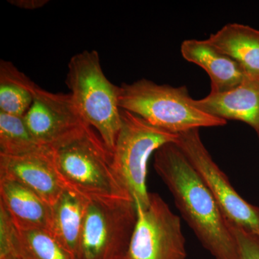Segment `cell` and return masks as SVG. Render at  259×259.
I'll use <instances>...</instances> for the list:
<instances>
[{"label":"cell","mask_w":259,"mask_h":259,"mask_svg":"<svg viewBox=\"0 0 259 259\" xmlns=\"http://www.w3.org/2000/svg\"><path fill=\"white\" fill-rule=\"evenodd\" d=\"M154 168L204 248L215 259H241L228 221L176 143L164 145L155 152Z\"/></svg>","instance_id":"cell-1"},{"label":"cell","mask_w":259,"mask_h":259,"mask_svg":"<svg viewBox=\"0 0 259 259\" xmlns=\"http://www.w3.org/2000/svg\"><path fill=\"white\" fill-rule=\"evenodd\" d=\"M53 160L65 188L87 199H132L116 176L111 151L91 126L53 148Z\"/></svg>","instance_id":"cell-2"},{"label":"cell","mask_w":259,"mask_h":259,"mask_svg":"<svg viewBox=\"0 0 259 259\" xmlns=\"http://www.w3.org/2000/svg\"><path fill=\"white\" fill-rule=\"evenodd\" d=\"M119 107L156 128L177 135L227 124L226 120L209 115L196 106L185 86L174 88L146 79L122 83Z\"/></svg>","instance_id":"cell-3"},{"label":"cell","mask_w":259,"mask_h":259,"mask_svg":"<svg viewBox=\"0 0 259 259\" xmlns=\"http://www.w3.org/2000/svg\"><path fill=\"white\" fill-rule=\"evenodd\" d=\"M66 84L83 120L96 130L112 152L122 125L120 87L112 83L104 74L97 51L85 50L71 57Z\"/></svg>","instance_id":"cell-4"},{"label":"cell","mask_w":259,"mask_h":259,"mask_svg":"<svg viewBox=\"0 0 259 259\" xmlns=\"http://www.w3.org/2000/svg\"><path fill=\"white\" fill-rule=\"evenodd\" d=\"M122 125L112 152L116 176L128 192L136 207L149 204L146 178L148 163L153 153L169 143H177L179 135L150 125L135 114L121 110Z\"/></svg>","instance_id":"cell-5"},{"label":"cell","mask_w":259,"mask_h":259,"mask_svg":"<svg viewBox=\"0 0 259 259\" xmlns=\"http://www.w3.org/2000/svg\"><path fill=\"white\" fill-rule=\"evenodd\" d=\"M136 221L132 199H88L76 259H124Z\"/></svg>","instance_id":"cell-6"},{"label":"cell","mask_w":259,"mask_h":259,"mask_svg":"<svg viewBox=\"0 0 259 259\" xmlns=\"http://www.w3.org/2000/svg\"><path fill=\"white\" fill-rule=\"evenodd\" d=\"M199 130L179 134L177 146L208 187L227 221L259 238V207L250 204L236 192L204 146Z\"/></svg>","instance_id":"cell-7"},{"label":"cell","mask_w":259,"mask_h":259,"mask_svg":"<svg viewBox=\"0 0 259 259\" xmlns=\"http://www.w3.org/2000/svg\"><path fill=\"white\" fill-rule=\"evenodd\" d=\"M137 208V221L124 259H186L181 219L161 196L150 193L146 209Z\"/></svg>","instance_id":"cell-8"},{"label":"cell","mask_w":259,"mask_h":259,"mask_svg":"<svg viewBox=\"0 0 259 259\" xmlns=\"http://www.w3.org/2000/svg\"><path fill=\"white\" fill-rule=\"evenodd\" d=\"M24 119L37 142L51 149L88 125L70 94L52 93L39 86Z\"/></svg>","instance_id":"cell-9"},{"label":"cell","mask_w":259,"mask_h":259,"mask_svg":"<svg viewBox=\"0 0 259 259\" xmlns=\"http://www.w3.org/2000/svg\"><path fill=\"white\" fill-rule=\"evenodd\" d=\"M0 178L21 184L51 206L65 189L56 170L53 150L20 156L0 155Z\"/></svg>","instance_id":"cell-10"},{"label":"cell","mask_w":259,"mask_h":259,"mask_svg":"<svg viewBox=\"0 0 259 259\" xmlns=\"http://www.w3.org/2000/svg\"><path fill=\"white\" fill-rule=\"evenodd\" d=\"M201 110L225 120H238L254 129L259 137V80L245 78L237 88L222 93H209L194 100Z\"/></svg>","instance_id":"cell-11"},{"label":"cell","mask_w":259,"mask_h":259,"mask_svg":"<svg viewBox=\"0 0 259 259\" xmlns=\"http://www.w3.org/2000/svg\"><path fill=\"white\" fill-rule=\"evenodd\" d=\"M181 53L185 60L198 65L207 73L211 81V93L230 91L246 78L241 66L208 39L186 40L181 45Z\"/></svg>","instance_id":"cell-12"},{"label":"cell","mask_w":259,"mask_h":259,"mask_svg":"<svg viewBox=\"0 0 259 259\" xmlns=\"http://www.w3.org/2000/svg\"><path fill=\"white\" fill-rule=\"evenodd\" d=\"M0 203L10 213L18 230L50 231L51 205L21 184L0 178Z\"/></svg>","instance_id":"cell-13"},{"label":"cell","mask_w":259,"mask_h":259,"mask_svg":"<svg viewBox=\"0 0 259 259\" xmlns=\"http://www.w3.org/2000/svg\"><path fill=\"white\" fill-rule=\"evenodd\" d=\"M208 40L241 66L247 78L259 80V30L230 23L211 34Z\"/></svg>","instance_id":"cell-14"},{"label":"cell","mask_w":259,"mask_h":259,"mask_svg":"<svg viewBox=\"0 0 259 259\" xmlns=\"http://www.w3.org/2000/svg\"><path fill=\"white\" fill-rule=\"evenodd\" d=\"M88 199L64 189L51 206L50 231L56 241L76 259Z\"/></svg>","instance_id":"cell-15"},{"label":"cell","mask_w":259,"mask_h":259,"mask_svg":"<svg viewBox=\"0 0 259 259\" xmlns=\"http://www.w3.org/2000/svg\"><path fill=\"white\" fill-rule=\"evenodd\" d=\"M10 61H0V112L23 117L33 102L37 88Z\"/></svg>","instance_id":"cell-16"},{"label":"cell","mask_w":259,"mask_h":259,"mask_svg":"<svg viewBox=\"0 0 259 259\" xmlns=\"http://www.w3.org/2000/svg\"><path fill=\"white\" fill-rule=\"evenodd\" d=\"M12 253L18 259H75L50 231L44 229L17 228Z\"/></svg>","instance_id":"cell-17"},{"label":"cell","mask_w":259,"mask_h":259,"mask_svg":"<svg viewBox=\"0 0 259 259\" xmlns=\"http://www.w3.org/2000/svg\"><path fill=\"white\" fill-rule=\"evenodd\" d=\"M37 142L20 116L0 112V155L20 156L52 151Z\"/></svg>","instance_id":"cell-18"},{"label":"cell","mask_w":259,"mask_h":259,"mask_svg":"<svg viewBox=\"0 0 259 259\" xmlns=\"http://www.w3.org/2000/svg\"><path fill=\"white\" fill-rule=\"evenodd\" d=\"M229 223L241 259H259V238L241 227Z\"/></svg>","instance_id":"cell-19"},{"label":"cell","mask_w":259,"mask_h":259,"mask_svg":"<svg viewBox=\"0 0 259 259\" xmlns=\"http://www.w3.org/2000/svg\"><path fill=\"white\" fill-rule=\"evenodd\" d=\"M17 228L10 213L0 203V256L12 253Z\"/></svg>","instance_id":"cell-20"},{"label":"cell","mask_w":259,"mask_h":259,"mask_svg":"<svg viewBox=\"0 0 259 259\" xmlns=\"http://www.w3.org/2000/svg\"><path fill=\"white\" fill-rule=\"evenodd\" d=\"M10 4L24 10H37L48 4V0H10Z\"/></svg>","instance_id":"cell-21"},{"label":"cell","mask_w":259,"mask_h":259,"mask_svg":"<svg viewBox=\"0 0 259 259\" xmlns=\"http://www.w3.org/2000/svg\"><path fill=\"white\" fill-rule=\"evenodd\" d=\"M0 259H18L16 256H15L13 253H9V254H7L5 255H2L0 256Z\"/></svg>","instance_id":"cell-22"},{"label":"cell","mask_w":259,"mask_h":259,"mask_svg":"<svg viewBox=\"0 0 259 259\" xmlns=\"http://www.w3.org/2000/svg\"><path fill=\"white\" fill-rule=\"evenodd\" d=\"M258 139H259V137H258Z\"/></svg>","instance_id":"cell-23"}]
</instances>
